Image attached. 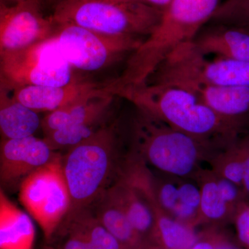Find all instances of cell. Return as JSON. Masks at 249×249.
I'll return each instance as SVG.
<instances>
[{"label":"cell","mask_w":249,"mask_h":249,"mask_svg":"<svg viewBox=\"0 0 249 249\" xmlns=\"http://www.w3.org/2000/svg\"><path fill=\"white\" fill-rule=\"evenodd\" d=\"M56 25L55 36L62 53L83 81V75L96 74L129 58L144 40L103 35L73 24Z\"/></svg>","instance_id":"cell-6"},{"label":"cell","mask_w":249,"mask_h":249,"mask_svg":"<svg viewBox=\"0 0 249 249\" xmlns=\"http://www.w3.org/2000/svg\"><path fill=\"white\" fill-rule=\"evenodd\" d=\"M95 216L123 249L138 247L140 236L134 230L124 210L107 188L91 206Z\"/></svg>","instance_id":"cell-19"},{"label":"cell","mask_w":249,"mask_h":249,"mask_svg":"<svg viewBox=\"0 0 249 249\" xmlns=\"http://www.w3.org/2000/svg\"><path fill=\"white\" fill-rule=\"evenodd\" d=\"M56 235L60 240L56 249H123L91 208L68 212L54 237Z\"/></svg>","instance_id":"cell-12"},{"label":"cell","mask_w":249,"mask_h":249,"mask_svg":"<svg viewBox=\"0 0 249 249\" xmlns=\"http://www.w3.org/2000/svg\"><path fill=\"white\" fill-rule=\"evenodd\" d=\"M42 249H56L55 247H52V246H46V247H44Z\"/></svg>","instance_id":"cell-32"},{"label":"cell","mask_w":249,"mask_h":249,"mask_svg":"<svg viewBox=\"0 0 249 249\" xmlns=\"http://www.w3.org/2000/svg\"><path fill=\"white\" fill-rule=\"evenodd\" d=\"M215 175L218 190L223 200L235 212L236 210L242 203L247 201L242 188L227 178Z\"/></svg>","instance_id":"cell-25"},{"label":"cell","mask_w":249,"mask_h":249,"mask_svg":"<svg viewBox=\"0 0 249 249\" xmlns=\"http://www.w3.org/2000/svg\"><path fill=\"white\" fill-rule=\"evenodd\" d=\"M213 172L242 188L244 176V152L240 138L224 147L213 160Z\"/></svg>","instance_id":"cell-22"},{"label":"cell","mask_w":249,"mask_h":249,"mask_svg":"<svg viewBox=\"0 0 249 249\" xmlns=\"http://www.w3.org/2000/svg\"><path fill=\"white\" fill-rule=\"evenodd\" d=\"M164 11L173 0H131Z\"/></svg>","instance_id":"cell-29"},{"label":"cell","mask_w":249,"mask_h":249,"mask_svg":"<svg viewBox=\"0 0 249 249\" xmlns=\"http://www.w3.org/2000/svg\"><path fill=\"white\" fill-rule=\"evenodd\" d=\"M18 192L28 214L38 224L46 240H52L71 206L62 155L57 153L47 164L33 172Z\"/></svg>","instance_id":"cell-8"},{"label":"cell","mask_w":249,"mask_h":249,"mask_svg":"<svg viewBox=\"0 0 249 249\" xmlns=\"http://www.w3.org/2000/svg\"><path fill=\"white\" fill-rule=\"evenodd\" d=\"M0 80L11 90L27 85L62 88L80 80L64 56L55 34L0 58Z\"/></svg>","instance_id":"cell-7"},{"label":"cell","mask_w":249,"mask_h":249,"mask_svg":"<svg viewBox=\"0 0 249 249\" xmlns=\"http://www.w3.org/2000/svg\"><path fill=\"white\" fill-rule=\"evenodd\" d=\"M139 109L183 133L209 142L229 145L239 139L243 121L219 115L193 93L175 85L146 84L116 93Z\"/></svg>","instance_id":"cell-1"},{"label":"cell","mask_w":249,"mask_h":249,"mask_svg":"<svg viewBox=\"0 0 249 249\" xmlns=\"http://www.w3.org/2000/svg\"><path fill=\"white\" fill-rule=\"evenodd\" d=\"M158 75L160 82L167 85L193 80L249 88V61L222 58L209 61L191 42L179 46L165 59Z\"/></svg>","instance_id":"cell-9"},{"label":"cell","mask_w":249,"mask_h":249,"mask_svg":"<svg viewBox=\"0 0 249 249\" xmlns=\"http://www.w3.org/2000/svg\"><path fill=\"white\" fill-rule=\"evenodd\" d=\"M237 239L245 248L249 249V202L242 203L233 217Z\"/></svg>","instance_id":"cell-26"},{"label":"cell","mask_w":249,"mask_h":249,"mask_svg":"<svg viewBox=\"0 0 249 249\" xmlns=\"http://www.w3.org/2000/svg\"><path fill=\"white\" fill-rule=\"evenodd\" d=\"M200 182L201 201L199 217L208 220H233L235 211L222 198L217 184L216 175L213 172L200 171L196 176Z\"/></svg>","instance_id":"cell-21"},{"label":"cell","mask_w":249,"mask_h":249,"mask_svg":"<svg viewBox=\"0 0 249 249\" xmlns=\"http://www.w3.org/2000/svg\"><path fill=\"white\" fill-rule=\"evenodd\" d=\"M178 202L199 210L201 201L200 188L189 182L178 186Z\"/></svg>","instance_id":"cell-27"},{"label":"cell","mask_w":249,"mask_h":249,"mask_svg":"<svg viewBox=\"0 0 249 249\" xmlns=\"http://www.w3.org/2000/svg\"><path fill=\"white\" fill-rule=\"evenodd\" d=\"M244 152V176L242 181V191L246 200H249V136L240 139Z\"/></svg>","instance_id":"cell-28"},{"label":"cell","mask_w":249,"mask_h":249,"mask_svg":"<svg viewBox=\"0 0 249 249\" xmlns=\"http://www.w3.org/2000/svg\"><path fill=\"white\" fill-rule=\"evenodd\" d=\"M214 245L216 249H241L237 246L226 240L219 241L218 243Z\"/></svg>","instance_id":"cell-30"},{"label":"cell","mask_w":249,"mask_h":249,"mask_svg":"<svg viewBox=\"0 0 249 249\" xmlns=\"http://www.w3.org/2000/svg\"><path fill=\"white\" fill-rule=\"evenodd\" d=\"M39 1H42V2L43 3L45 0H39Z\"/></svg>","instance_id":"cell-34"},{"label":"cell","mask_w":249,"mask_h":249,"mask_svg":"<svg viewBox=\"0 0 249 249\" xmlns=\"http://www.w3.org/2000/svg\"><path fill=\"white\" fill-rule=\"evenodd\" d=\"M156 197L162 209L170 215L178 202V186L170 182H156L154 178Z\"/></svg>","instance_id":"cell-24"},{"label":"cell","mask_w":249,"mask_h":249,"mask_svg":"<svg viewBox=\"0 0 249 249\" xmlns=\"http://www.w3.org/2000/svg\"><path fill=\"white\" fill-rule=\"evenodd\" d=\"M32 217L9 199L0 185V249H34Z\"/></svg>","instance_id":"cell-17"},{"label":"cell","mask_w":249,"mask_h":249,"mask_svg":"<svg viewBox=\"0 0 249 249\" xmlns=\"http://www.w3.org/2000/svg\"><path fill=\"white\" fill-rule=\"evenodd\" d=\"M191 249H216L213 244L209 242H198Z\"/></svg>","instance_id":"cell-31"},{"label":"cell","mask_w":249,"mask_h":249,"mask_svg":"<svg viewBox=\"0 0 249 249\" xmlns=\"http://www.w3.org/2000/svg\"><path fill=\"white\" fill-rule=\"evenodd\" d=\"M114 124H104L92 137L67 150L62 168L70 196V211L91 208L112 184L119 161Z\"/></svg>","instance_id":"cell-3"},{"label":"cell","mask_w":249,"mask_h":249,"mask_svg":"<svg viewBox=\"0 0 249 249\" xmlns=\"http://www.w3.org/2000/svg\"><path fill=\"white\" fill-rule=\"evenodd\" d=\"M39 0L0 3V58L53 37L57 25Z\"/></svg>","instance_id":"cell-10"},{"label":"cell","mask_w":249,"mask_h":249,"mask_svg":"<svg viewBox=\"0 0 249 249\" xmlns=\"http://www.w3.org/2000/svg\"><path fill=\"white\" fill-rule=\"evenodd\" d=\"M57 153L45 138L35 135L0 139V185L6 192L18 191L29 175L47 164Z\"/></svg>","instance_id":"cell-11"},{"label":"cell","mask_w":249,"mask_h":249,"mask_svg":"<svg viewBox=\"0 0 249 249\" xmlns=\"http://www.w3.org/2000/svg\"><path fill=\"white\" fill-rule=\"evenodd\" d=\"M151 204L155 224L165 248L191 249L196 245L197 237L191 227L166 213L157 200Z\"/></svg>","instance_id":"cell-20"},{"label":"cell","mask_w":249,"mask_h":249,"mask_svg":"<svg viewBox=\"0 0 249 249\" xmlns=\"http://www.w3.org/2000/svg\"><path fill=\"white\" fill-rule=\"evenodd\" d=\"M169 85L188 90L224 117L242 119L249 111V87L224 86L193 80Z\"/></svg>","instance_id":"cell-15"},{"label":"cell","mask_w":249,"mask_h":249,"mask_svg":"<svg viewBox=\"0 0 249 249\" xmlns=\"http://www.w3.org/2000/svg\"><path fill=\"white\" fill-rule=\"evenodd\" d=\"M167 249V248H165V249Z\"/></svg>","instance_id":"cell-36"},{"label":"cell","mask_w":249,"mask_h":249,"mask_svg":"<svg viewBox=\"0 0 249 249\" xmlns=\"http://www.w3.org/2000/svg\"><path fill=\"white\" fill-rule=\"evenodd\" d=\"M3 1V0H0V3H1V1Z\"/></svg>","instance_id":"cell-35"},{"label":"cell","mask_w":249,"mask_h":249,"mask_svg":"<svg viewBox=\"0 0 249 249\" xmlns=\"http://www.w3.org/2000/svg\"><path fill=\"white\" fill-rule=\"evenodd\" d=\"M114 97L101 87L91 96L49 112L41 121V127L47 135L69 126L84 124L103 125L106 124V118Z\"/></svg>","instance_id":"cell-14"},{"label":"cell","mask_w":249,"mask_h":249,"mask_svg":"<svg viewBox=\"0 0 249 249\" xmlns=\"http://www.w3.org/2000/svg\"><path fill=\"white\" fill-rule=\"evenodd\" d=\"M38 113L13 98L11 90L0 80V139L34 135L41 127Z\"/></svg>","instance_id":"cell-18"},{"label":"cell","mask_w":249,"mask_h":249,"mask_svg":"<svg viewBox=\"0 0 249 249\" xmlns=\"http://www.w3.org/2000/svg\"><path fill=\"white\" fill-rule=\"evenodd\" d=\"M209 22L249 33V0H222Z\"/></svg>","instance_id":"cell-23"},{"label":"cell","mask_w":249,"mask_h":249,"mask_svg":"<svg viewBox=\"0 0 249 249\" xmlns=\"http://www.w3.org/2000/svg\"><path fill=\"white\" fill-rule=\"evenodd\" d=\"M55 1V5L58 4V3L62 2V1H67V0H53Z\"/></svg>","instance_id":"cell-33"},{"label":"cell","mask_w":249,"mask_h":249,"mask_svg":"<svg viewBox=\"0 0 249 249\" xmlns=\"http://www.w3.org/2000/svg\"><path fill=\"white\" fill-rule=\"evenodd\" d=\"M101 88L91 82H75L62 88L27 85L11 90L15 100L37 113L51 112L91 96Z\"/></svg>","instance_id":"cell-13"},{"label":"cell","mask_w":249,"mask_h":249,"mask_svg":"<svg viewBox=\"0 0 249 249\" xmlns=\"http://www.w3.org/2000/svg\"><path fill=\"white\" fill-rule=\"evenodd\" d=\"M139 110L134 127L136 152L160 172L177 178H196L201 171L199 162L211 143Z\"/></svg>","instance_id":"cell-5"},{"label":"cell","mask_w":249,"mask_h":249,"mask_svg":"<svg viewBox=\"0 0 249 249\" xmlns=\"http://www.w3.org/2000/svg\"><path fill=\"white\" fill-rule=\"evenodd\" d=\"M222 0H173L157 27L127 60L119 78L107 83L115 96L121 90L146 84L149 78L173 51L193 42L209 22Z\"/></svg>","instance_id":"cell-2"},{"label":"cell","mask_w":249,"mask_h":249,"mask_svg":"<svg viewBox=\"0 0 249 249\" xmlns=\"http://www.w3.org/2000/svg\"><path fill=\"white\" fill-rule=\"evenodd\" d=\"M163 14V10L131 0H67L55 5L52 17L56 24L145 40Z\"/></svg>","instance_id":"cell-4"},{"label":"cell","mask_w":249,"mask_h":249,"mask_svg":"<svg viewBox=\"0 0 249 249\" xmlns=\"http://www.w3.org/2000/svg\"><path fill=\"white\" fill-rule=\"evenodd\" d=\"M193 43L204 56L214 54L219 58L249 61V34L242 29L212 24L203 27Z\"/></svg>","instance_id":"cell-16"}]
</instances>
